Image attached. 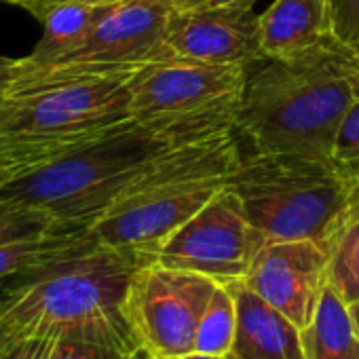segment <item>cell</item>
Instances as JSON below:
<instances>
[{"label":"cell","mask_w":359,"mask_h":359,"mask_svg":"<svg viewBox=\"0 0 359 359\" xmlns=\"http://www.w3.org/2000/svg\"><path fill=\"white\" fill-rule=\"evenodd\" d=\"M148 260L104 245L87 231L60 256L0 287V346L57 336L142 348L125 315V300L135 271Z\"/></svg>","instance_id":"obj_1"},{"label":"cell","mask_w":359,"mask_h":359,"mask_svg":"<svg viewBox=\"0 0 359 359\" xmlns=\"http://www.w3.org/2000/svg\"><path fill=\"white\" fill-rule=\"evenodd\" d=\"M248 74L237 131L254 152L332 163L340 123L357 100V55L332 43L292 62H271Z\"/></svg>","instance_id":"obj_2"},{"label":"cell","mask_w":359,"mask_h":359,"mask_svg":"<svg viewBox=\"0 0 359 359\" xmlns=\"http://www.w3.org/2000/svg\"><path fill=\"white\" fill-rule=\"evenodd\" d=\"M241 161L235 131L171 146L148 163L89 231L104 245L152 260L180 226L226 187Z\"/></svg>","instance_id":"obj_3"},{"label":"cell","mask_w":359,"mask_h":359,"mask_svg":"<svg viewBox=\"0 0 359 359\" xmlns=\"http://www.w3.org/2000/svg\"><path fill=\"white\" fill-rule=\"evenodd\" d=\"M133 72L5 89L0 173L13 177L131 121Z\"/></svg>","instance_id":"obj_4"},{"label":"cell","mask_w":359,"mask_h":359,"mask_svg":"<svg viewBox=\"0 0 359 359\" xmlns=\"http://www.w3.org/2000/svg\"><path fill=\"white\" fill-rule=\"evenodd\" d=\"M167 142L127 121L0 184V201L39 210L62 229H91Z\"/></svg>","instance_id":"obj_5"},{"label":"cell","mask_w":359,"mask_h":359,"mask_svg":"<svg viewBox=\"0 0 359 359\" xmlns=\"http://www.w3.org/2000/svg\"><path fill=\"white\" fill-rule=\"evenodd\" d=\"M226 187L266 241H315L325 252L340 233L355 189L327 161L262 152L243 158Z\"/></svg>","instance_id":"obj_6"},{"label":"cell","mask_w":359,"mask_h":359,"mask_svg":"<svg viewBox=\"0 0 359 359\" xmlns=\"http://www.w3.org/2000/svg\"><path fill=\"white\" fill-rule=\"evenodd\" d=\"M248 68L154 60L131 76V121L169 146L237 131Z\"/></svg>","instance_id":"obj_7"},{"label":"cell","mask_w":359,"mask_h":359,"mask_svg":"<svg viewBox=\"0 0 359 359\" xmlns=\"http://www.w3.org/2000/svg\"><path fill=\"white\" fill-rule=\"evenodd\" d=\"M171 9L169 0H121L108 5L83 43L70 53L41 66H26L18 60L5 89L135 72L154 60L167 57L165 30Z\"/></svg>","instance_id":"obj_8"},{"label":"cell","mask_w":359,"mask_h":359,"mask_svg":"<svg viewBox=\"0 0 359 359\" xmlns=\"http://www.w3.org/2000/svg\"><path fill=\"white\" fill-rule=\"evenodd\" d=\"M218 281L182 269L144 262L127 292L125 315L137 344L152 359H177L195 351L199 319Z\"/></svg>","instance_id":"obj_9"},{"label":"cell","mask_w":359,"mask_h":359,"mask_svg":"<svg viewBox=\"0 0 359 359\" xmlns=\"http://www.w3.org/2000/svg\"><path fill=\"white\" fill-rule=\"evenodd\" d=\"M264 243L237 193L224 187L165 241L152 260L218 283H233L248 275Z\"/></svg>","instance_id":"obj_10"},{"label":"cell","mask_w":359,"mask_h":359,"mask_svg":"<svg viewBox=\"0 0 359 359\" xmlns=\"http://www.w3.org/2000/svg\"><path fill=\"white\" fill-rule=\"evenodd\" d=\"M327 266L330 256L315 241H266L241 283L304 332L327 287Z\"/></svg>","instance_id":"obj_11"},{"label":"cell","mask_w":359,"mask_h":359,"mask_svg":"<svg viewBox=\"0 0 359 359\" xmlns=\"http://www.w3.org/2000/svg\"><path fill=\"white\" fill-rule=\"evenodd\" d=\"M167 57H184L220 66L250 68L264 60L260 49V15L254 7L203 5L171 9L165 30Z\"/></svg>","instance_id":"obj_12"},{"label":"cell","mask_w":359,"mask_h":359,"mask_svg":"<svg viewBox=\"0 0 359 359\" xmlns=\"http://www.w3.org/2000/svg\"><path fill=\"white\" fill-rule=\"evenodd\" d=\"M332 43L336 39L330 0H275L260 15L264 60H302Z\"/></svg>","instance_id":"obj_13"},{"label":"cell","mask_w":359,"mask_h":359,"mask_svg":"<svg viewBox=\"0 0 359 359\" xmlns=\"http://www.w3.org/2000/svg\"><path fill=\"white\" fill-rule=\"evenodd\" d=\"M226 285L237 302V336L229 359H306L302 330L241 281Z\"/></svg>","instance_id":"obj_14"},{"label":"cell","mask_w":359,"mask_h":359,"mask_svg":"<svg viewBox=\"0 0 359 359\" xmlns=\"http://www.w3.org/2000/svg\"><path fill=\"white\" fill-rule=\"evenodd\" d=\"M106 7L108 5H87L62 0V3H49L34 9L32 15L41 20L43 36L34 51L22 60V64L41 66L70 53L83 43V39L89 34V30L100 20Z\"/></svg>","instance_id":"obj_15"},{"label":"cell","mask_w":359,"mask_h":359,"mask_svg":"<svg viewBox=\"0 0 359 359\" xmlns=\"http://www.w3.org/2000/svg\"><path fill=\"white\" fill-rule=\"evenodd\" d=\"M306 359H359V338L348 321L344 300L325 287L313 323L302 332Z\"/></svg>","instance_id":"obj_16"},{"label":"cell","mask_w":359,"mask_h":359,"mask_svg":"<svg viewBox=\"0 0 359 359\" xmlns=\"http://www.w3.org/2000/svg\"><path fill=\"white\" fill-rule=\"evenodd\" d=\"M327 254V283L344 302H351L359 296V184L353 189L348 214Z\"/></svg>","instance_id":"obj_17"},{"label":"cell","mask_w":359,"mask_h":359,"mask_svg":"<svg viewBox=\"0 0 359 359\" xmlns=\"http://www.w3.org/2000/svg\"><path fill=\"white\" fill-rule=\"evenodd\" d=\"M89 229H57L45 235L0 243V281L30 271L68 248H72Z\"/></svg>","instance_id":"obj_18"},{"label":"cell","mask_w":359,"mask_h":359,"mask_svg":"<svg viewBox=\"0 0 359 359\" xmlns=\"http://www.w3.org/2000/svg\"><path fill=\"white\" fill-rule=\"evenodd\" d=\"M237 336V302L226 283L214 290L195 336V351L208 355H229Z\"/></svg>","instance_id":"obj_19"},{"label":"cell","mask_w":359,"mask_h":359,"mask_svg":"<svg viewBox=\"0 0 359 359\" xmlns=\"http://www.w3.org/2000/svg\"><path fill=\"white\" fill-rule=\"evenodd\" d=\"M57 229L62 226L39 210L0 201V243L26 239L34 235H45Z\"/></svg>","instance_id":"obj_20"},{"label":"cell","mask_w":359,"mask_h":359,"mask_svg":"<svg viewBox=\"0 0 359 359\" xmlns=\"http://www.w3.org/2000/svg\"><path fill=\"white\" fill-rule=\"evenodd\" d=\"M332 165L353 184H359V95L344 114L336 133Z\"/></svg>","instance_id":"obj_21"},{"label":"cell","mask_w":359,"mask_h":359,"mask_svg":"<svg viewBox=\"0 0 359 359\" xmlns=\"http://www.w3.org/2000/svg\"><path fill=\"white\" fill-rule=\"evenodd\" d=\"M57 359H150L142 348L129 351L106 342L81 340V338H60Z\"/></svg>","instance_id":"obj_22"},{"label":"cell","mask_w":359,"mask_h":359,"mask_svg":"<svg viewBox=\"0 0 359 359\" xmlns=\"http://www.w3.org/2000/svg\"><path fill=\"white\" fill-rule=\"evenodd\" d=\"M330 7L336 43L359 55V0H330Z\"/></svg>","instance_id":"obj_23"},{"label":"cell","mask_w":359,"mask_h":359,"mask_svg":"<svg viewBox=\"0 0 359 359\" xmlns=\"http://www.w3.org/2000/svg\"><path fill=\"white\" fill-rule=\"evenodd\" d=\"M57 336L24 338L5 346V359H57Z\"/></svg>","instance_id":"obj_24"},{"label":"cell","mask_w":359,"mask_h":359,"mask_svg":"<svg viewBox=\"0 0 359 359\" xmlns=\"http://www.w3.org/2000/svg\"><path fill=\"white\" fill-rule=\"evenodd\" d=\"M5 3H11V5H18L26 11H34L43 5H49V3H62V0H5ZM72 3H87V5H114V3H121V0H72Z\"/></svg>","instance_id":"obj_25"},{"label":"cell","mask_w":359,"mask_h":359,"mask_svg":"<svg viewBox=\"0 0 359 359\" xmlns=\"http://www.w3.org/2000/svg\"><path fill=\"white\" fill-rule=\"evenodd\" d=\"M15 64H18V60H11V57L0 55V87H7V85H9Z\"/></svg>","instance_id":"obj_26"},{"label":"cell","mask_w":359,"mask_h":359,"mask_svg":"<svg viewBox=\"0 0 359 359\" xmlns=\"http://www.w3.org/2000/svg\"><path fill=\"white\" fill-rule=\"evenodd\" d=\"M344 304H346V313H348V321L353 325V332L359 338V296L353 298L351 302H344Z\"/></svg>","instance_id":"obj_27"},{"label":"cell","mask_w":359,"mask_h":359,"mask_svg":"<svg viewBox=\"0 0 359 359\" xmlns=\"http://www.w3.org/2000/svg\"><path fill=\"white\" fill-rule=\"evenodd\" d=\"M171 7L175 9H193V7H203V5H210L212 0H169Z\"/></svg>","instance_id":"obj_28"},{"label":"cell","mask_w":359,"mask_h":359,"mask_svg":"<svg viewBox=\"0 0 359 359\" xmlns=\"http://www.w3.org/2000/svg\"><path fill=\"white\" fill-rule=\"evenodd\" d=\"M256 0H212L210 5H233V7H254Z\"/></svg>","instance_id":"obj_29"},{"label":"cell","mask_w":359,"mask_h":359,"mask_svg":"<svg viewBox=\"0 0 359 359\" xmlns=\"http://www.w3.org/2000/svg\"><path fill=\"white\" fill-rule=\"evenodd\" d=\"M177 359H229V357H226V355H208V353H197V351H193V353H187V355L177 357Z\"/></svg>","instance_id":"obj_30"},{"label":"cell","mask_w":359,"mask_h":359,"mask_svg":"<svg viewBox=\"0 0 359 359\" xmlns=\"http://www.w3.org/2000/svg\"><path fill=\"white\" fill-rule=\"evenodd\" d=\"M353 81H355V91H357V95H359V57H357V62H355V70H353Z\"/></svg>","instance_id":"obj_31"},{"label":"cell","mask_w":359,"mask_h":359,"mask_svg":"<svg viewBox=\"0 0 359 359\" xmlns=\"http://www.w3.org/2000/svg\"><path fill=\"white\" fill-rule=\"evenodd\" d=\"M0 359H5V346H0Z\"/></svg>","instance_id":"obj_32"},{"label":"cell","mask_w":359,"mask_h":359,"mask_svg":"<svg viewBox=\"0 0 359 359\" xmlns=\"http://www.w3.org/2000/svg\"><path fill=\"white\" fill-rule=\"evenodd\" d=\"M5 180H7V175H3V173H0V184H3V182H5Z\"/></svg>","instance_id":"obj_33"},{"label":"cell","mask_w":359,"mask_h":359,"mask_svg":"<svg viewBox=\"0 0 359 359\" xmlns=\"http://www.w3.org/2000/svg\"><path fill=\"white\" fill-rule=\"evenodd\" d=\"M3 93H5V87H0V100H3Z\"/></svg>","instance_id":"obj_34"},{"label":"cell","mask_w":359,"mask_h":359,"mask_svg":"<svg viewBox=\"0 0 359 359\" xmlns=\"http://www.w3.org/2000/svg\"><path fill=\"white\" fill-rule=\"evenodd\" d=\"M0 3H5V0H0Z\"/></svg>","instance_id":"obj_35"},{"label":"cell","mask_w":359,"mask_h":359,"mask_svg":"<svg viewBox=\"0 0 359 359\" xmlns=\"http://www.w3.org/2000/svg\"><path fill=\"white\" fill-rule=\"evenodd\" d=\"M357 57H359V55H357Z\"/></svg>","instance_id":"obj_36"},{"label":"cell","mask_w":359,"mask_h":359,"mask_svg":"<svg viewBox=\"0 0 359 359\" xmlns=\"http://www.w3.org/2000/svg\"><path fill=\"white\" fill-rule=\"evenodd\" d=\"M150 359H152V357H150Z\"/></svg>","instance_id":"obj_37"}]
</instances>
